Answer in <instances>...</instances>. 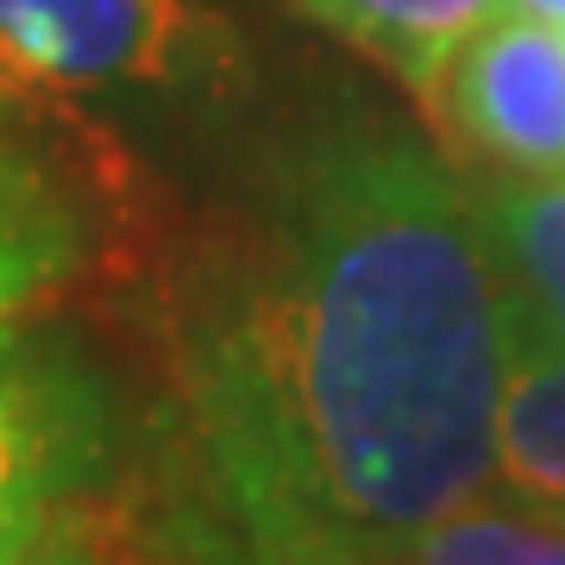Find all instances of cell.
<instances>
[{
    "instance_id": "cell-1",
    "label": "cell",
    "mask_w": 565,
    "mask_h": 565,
    "mask_svg": "<svg viewBox=\"0 0 565 565\" xmlns=\"http://www.w3.org/2000/svg\"><path fill=\"white\" fill-rule=\"evenodd\" d=\"M509 289L484 214L403 139L315 145L195 289L177 390L245 565H384L497 465Z\"/></svg>"
},
{
    "instance_id": "cell-2",
    "label": "cell",
    "mask_w": 565,
    "mask_h": 565,
    "mask_svg": "<svg viewBox=\"0 0 565 565\" xmlns=\"http://www.w3.org/2000/svg\"><path fill=\"white\" fill-rule=\"evenodd\" d=\"M120 408L57 333L0 327V565H107Z\"/></svg>"
},
{
    "instance_id": "cell-3",
    "label": "cell",
    "mask_w": 565,
    "mask_h": 565,
    "mask_svg": "<svg viewBox=\"0 0 565 565\" xmlns=\"http://www.w3.org/2000/svg\"><path fill=\"white\" fill-rule=\"evenodd\" d=\"M214 25L189 0H0V120L82 126L120 95L195 82Z\"/></svg>"
},
{
    "instance_id": "cell-4",
    "label": "cell",
    "mask_w": 565,
    "mask_h": 565,
    "mask_svg": "<svg viewBox=\"0 0 565 565\" xmlns=\"http://www.w3.org/2000/svg\"><path fill=\"white\" fill-rule=\"evenodd\" d=\"M427 114L471 158L527 177L565 170V32L546 20L478 25L446 63Z\"/></svg>"
},
{
    "instance_id": "cell-5",
    "label": "cell",
    "mask_w": 565,
    "mask_h": 565,
    "mask_svg": "<svg viewBox=\"0 0 565 565\" xmlns=\"http://www.w3.org/2000/svg\"><path fill=\"white\" fill-rule=\"evenodd\" d=\"M95 258L76 177L25 126L0 120V327L57 302Z\"/></svg>"
},
{
    "instance_id": "cell-6",
    "label": "cell",
    "mask_w": 565,
    "mask_h": 565,
    "mask_svg": "<svg viewBox=\"0 0 565 565\" xmlns=\"http://www.w3.org/2000/svg\"><path fill=\"white\" fill-rule=\"evenodd\" d=\"M497 465L515 497L565 509V345L509 315V377L497 408Z\"/></svg>"
},
{
    "instance_id": "cell-7",
    "label": "cell",
    "mask_w": 565,
    "mask_h": 565,
    "mask_svg": "<svg viewBox=\"0 0 565 565\" xmlns=\"http://www.w3.org/2000/svg\"><path fill=\"white\" fill-rule=\"evenodd\" d=\"M302 13L340 32L345 44H359L364 57H377L384 70L415 88V102L440 95L446 63L459 57V44L490 25L497 0H296Z\"/></svg>"
},
{
    "instance_id": "cell-8",
    "label": "cell",
    "mask_w": 565,
    "mask_h": 565,
    "mask_svg": "<svg viewBox=\"0 0 565 565\" xmlns=\"http://www.w3.org/2000/svg\"><path fill=\"white\" fill-rule=\"evenodd\" d=\"M509 315L565 345V182H515L484 207Z\"/></svg>"
},
{
    "instance_id": "cell-9",
    "label": "cell",
    "mask_w": 565,
    "mask_h": 565,
    "mask_svg": "<svg viewBox=\"0 0 565 565\" xmlns=\"http://www.w3.org/2000/svg\"><path fill=\"white\" fill-rule=\"evenodd\" d=\"M384 565H565L559 515H515V509H452L434 527L408 534Z\"/></svg>"
},
{
    "instance_id": "cell-10",
    "label": "cell",
    "mask_w": 565,
    "mask_h": 565,
    "mask_svg": "<svg viewBox=\"0 0 565 565\" xmlns=\"http://www.w3.org/2000/svg\"><path fill=\"white\" fill-rule=\"evenodd\" d=\"M515 7H527V13H541L546 25H565V0H515Z\"/></svg>"
},
{
    "instance_id": "cell-11",
    "label": "cell",
    "mask_w": 565,
    "mask_h": 565,
    "mask_svg": "<svg viewBox=\"0 0 565 565\" xmlns=\"http://www.w3.org/2000/svg\"><path fill=\"white\" fill-rule=\"evenodd\" d=\"M340 565H371V559H340Z\"/></svg>"
},
{
    "instance_id": "cell-12",
    "label": "cell",
    "mask_w": 565,
    "mask_h": 565,
    "mask_svg": "<svg viewBox=\"0 0 565 565\" xmlns=\"http://www.w3.org/2000/svg\"><path fill=\"white\" fill-rule=\"evenodd\" d=\"M553 515H559V522H565V509H553Z\"/></svg>"
},
{
    "instance_id": "cell-13",
    "label": "cell",
    "mask_w": 565,
    "mask_h": 565,
    "mask_svg": "<svg viewBox=\"0 0 565 565\" xmlns=\"http://www.w3.org/2000/svg\"><path fill=\"white\" fill-rule=\"evenodd\" d=\"M226 565H233V559H226ZM239 565H245V559H239Z\"/></svg>"
}]
</instances>
